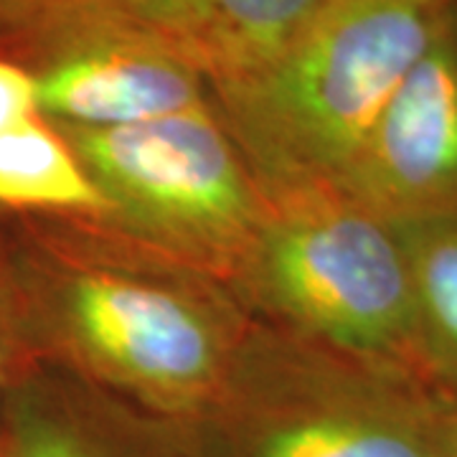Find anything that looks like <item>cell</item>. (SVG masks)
Here are the masks:
<instances>
[{"instance_id":"1","label":"cell","mask_w":457,"mask_h":457,"mask_svg":"<svg viewBox=\"0 0 457 457\" xmlns=\"http://www.w3.org/2000/svg\"><path fill=\"white\" fill-rule=\"evenodd\" d=\"M457 0H330L272 62L221 87L231 130L282 196L333 191Z\"/></svg>"},{"instance_id":"2","label":"cell","mask_w":457,"mask_h":457,"mask_svg":"<svg viewBox=\"0 0 457 457\" xmlns=\"http://www.w3.org/2000/svg\"><path fill=\"white\" fill-rule=\"evenodd\" d=\"M267 303L330 348L402 369L425 359L404 246L392 221L338 191L285 196L252 237Z\"/></svg>"},{"instance_id":"3","label":"cell","mask_w":457,"mask_h":457,"mask_svg":"<svg viewBox=\"0 0 457 457\" xmlns=\"http://www.w3.org/2000/svg\"><path fill=\"white\" fill-rule=\"evenodd\" d=\"M69 137L107 204L168 239L234 246L260 227L249 170L204 104L122 128H69Z\"/></svg>"},{"instance_id":"4","label":"cell","mask_w":457,"mask_h":457,"mask_svg":"<svg viewBox=\"0 0 457 457\" xmlns=\"http://www.w3.org/2000/svg\"><path fill=\"white\" fill-rule=\"evenodd\" d=\"M455 407L366 363L246 404L228 445L231 457H447Z\"/></svg>"},{"instance_id":"5","label":"cell","mask_w":457,"mask_h":457,"mask_svg":"<svg viewBox=\"0 0 457 457\" xmlns=\"http://www.w3.org/2000/svg\"><path fill=\"white\" fill-rule=\"evenodd\" d=\"M66 318L89 359L165 407H191L221 374L209 315L168 287L112 272H84L66 293Z\"/></svg>"},{"instance_id":"6","label":"cell","mask_w":457,"mask_h":457,"mask_svg":"<svg viewBox=\"0 0 457 457\" xmlns=\"http://www.w3.org/2000/svg\"><path fill=\"white\" fill-rule=\"evenodd\" d=\"M333 191L386 221L457 213V8Z\"/></svg>"},{"instance_id":"7","label":"cell","mask_w":457,"mask_h":457,"mask_svg":"<svg viewBox=\"0 0 457 457\" xmlns=\"http://www.w3.org/2000/svg\"><path fill=\"white\" fill-rule=\"evenodd\" d=\"M77 36L36 71L38 112L66 128L102 130L204 104L201 74L102 3Z\"/></svg>"},{"instance_id":"8","label":"cell","mask_w":457,"mask_h":457,"mask_svg":"<svg viewBox=\"0 0 457 457\" xmlns=\"http://www.w3.org/2000/svg\"><path fill=\"white\" fill-rule=\"evenodd\" d=\"M216 89L272 62L330 0H99Z\"/></svg>"},{"instance_id":"9","label":"cell","mask_w":457,"mask_h":457,"mask_svg":"<svg viewBox=\"0 0 457 457\" xmlns=\"http://www.w3.org/2000/svg\"><path fill=\"white\" fill-rule=\"evenodd\" d=\"M0 204L59 212L110 206L74 147L38 117L0 132Z\"/></svg>"},{"instance_id":"10","label":"cell","mask_w":457,"mask_h":457,"mask_svg":"<svg viewBox=\"0 0 457 457\" xmlns=\"http://www.w3.org/2000/svg\"><path fill=\"white\" fill-rule=\"evenodd\" d=\"M392 227L407 254L422 356L457 386V213Z\"/></svg>"},{"instance_id":"11","label":"cell","mask_w":457,"mask_h":457,"mask_svg":"<svg viewBox=\"0 0 457 457\" xmlns=\"http://www.w3.org/2000/svg\"><path fill=\"white\" fill-rule=\"evenodd\" d=\"M11 457H130L97 429L71 417L26 409L16 417Z\"/></svg>"},{"instance_id":"12","label":"cell","mask_w":457,"mask_h":457,"mask_svg":"<svg viewBox=\"0 0 457 457\" xmlns=\"http://www.w3.org/2000/svg\"><path fill=\"white\" fill-rule=\"evenodd\" d=\"M36 77L23 66L0 62V132L38 117Z\"/></svg>"},{"instance_id":"13","label":"cell","mask_w":457,"mask_h":457,"mask_svg":"<svg viewBox=\"0 0 457 457\" xmlns=\"http://www.w3.org/2000/svg\"><path fill=\"white\" fill-rule=\"evenodd\" d=\"M51 0H0V21H21L33 13H46Z\"/></svg>"},{"instance_id":"14","label":"cell","mask_w":457,"mask_h":457,"mask_svg":"<svg viewBox=\"0 0 457 457\" xmlns=\"http://www.w3.org/2000/svg\"><path fill=\"white\" fill-rule=\"evenodd\" d=\"M447 457H457V407L453 414V427H450V445H447Z\"/></svg>"}]
</instances>
